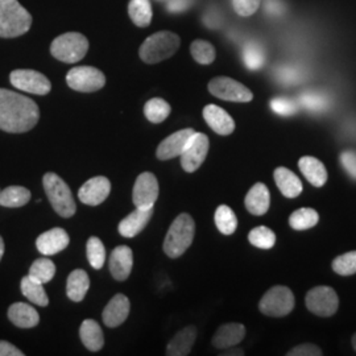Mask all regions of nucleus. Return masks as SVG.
Segmentation results:
<instances>
[{
	"mask_svg": "<svg viewBox=\"0 0 356 356\" xmlns=\"http://www.w3.org/2000/svg\"><path fill=\"white\" fill-rule=\"evenodd\" d=\"M294 307V296L288 286L277 285L268 291L260 304L259 309L263 314L269 317H285Z\"/></svg>",
	"mask_w": 356,
	"mask_h": 356,
	"instance_id": "0eeeda50",
	"label": "nucleus"
},
{
	"mask_svg": "<svg viewBox=\"0 0 356 356\" xmlns=\"http://www.w3.org/2000/svg\"><path fill=\"white\" fill-rule=\"evenodd\" d=\"M129 300L124 294H116L103 310V322L107 327H118L126 322L129 314Z\"/></svg>",
	"mask_w": 356,
	"mask_h": 356,
	"instance_id": "aec40b11",
	"label": "nucleus"
},
{
	"mask_svg": "<svg viewBox=\"0 0 356 356\" xmlns=\"http://www.w3.org/2000/svg\"><path fill=\"white\" fill-rule=\"evenodd\" d=\"M216 225L223 235H232L238 229V218L227 204H220L216 209Z\"/></svg>",
	"mask_w": 356,
	"mask_h": 356,
	"instance_id": "72a5a7b5",
	"label": "nucleus"
},
{
	"mask_svg": "<svg viewBox=\"0 0 356 356\" xmlns=\"http://www.w3.org/2000/svg\"><path fill=\"white\" fill-rule=\"evenodd\" d=\"M40 110L26 95L0 89V129L10 134L28 132L38 124Z\"/></svg>",
	"mask_w": 356,
	"mask_h": 356,
	"instance_id": "f257e3e1",
	"label": "nucleus"
},
{
	"mask_svg": "<svg viewBox=\"0 0 356 356\" xmlns=\"http://www.w3.org/2000/svg\"><path fill=\"white\" fill-rule=\"evenodd\" d=\"M307 309L319 317H331L337 313L339 298L330 286H317L306 294Z\"/></svg>",
	"mask_w": 356,
	"mask_h": 356,
	"instance_id": "9d476101",
	"label": "nucleus"
},
{
	"mask_svg": "<svg viewBox=\"0 0 356 356\" xmlns=\"http://www.w3.org/2000/svg\"><path fill=\"white\" fill-rule=\"evenodd\" d=\"M245 337V327L242 323H226L216 330L213 344L219 350H226L241 343Z\"/></svg>",
	"mask_w": 356,
	"mask_h": 356,
	"instance_id": "412c9836",
	"label": "nucleus"
},
{
	"mask_svg": "<svg viewBox=\"0 0 356 356\" xmlns=\"http://www.w3.org/2000/svg\"><path fill=\"white\" fill-rule=\"evenodd\" d=\"M31 200V191L23 186H8L0 191V206L4 207H22Z\"/></svg>",
	"mask_w": 356,
	"mask_h": 356,
	"instance_id": "7c9ffc66",
	"label": "nucleus"
},
{
	"mask_svg": "<svg viewBox=\"0 0 356 356\" xmlns=\"http://www.w3.org/2000/svg\"><path fill=\"white\" fill-rule=\"evenodd\" d=\"M339 160L347 175L356 181V151H343L339 156Z\"/></svg>",
	"mask_w": 356,
	"mask_h": 356,
	"instance_id": "37998d69",
	"label": "nucleus"
},
{
	"mask_svg": "<svg viewBox=\"0 0 356 356\" xmlns=\"http://www.w3.org/2000/svg\"><path fill=\"white\" fill-rule=\"evenodd\" d=\"M288 356H322L323 353L319 348L318 346L312 343H304L297 346L292 348L288 354Z\"/></svg>",
	"mask_w": 356,
	"mask_h": 356,
	"instance_id": "c03bdc74",
	"label": "nucleus"
},
{
	"mask_svg": "<svg viewBox=\"0 0 356 356\" xmlns=\"http://www.w3.org/2000/svg\"><path fill=\"white\" fill-rule=\"evenodd\" d=\"M134 267V252L127 245H119L111 252L110 272L115 280L126 281Z\"/></svg>",
	"mask_w": 356,
	"mask_h": 356,
	"instance_id": "6ab92c4d",
	"label": "nucleus"
},
{
	"mask_svg": "<svg viewBox=\"0 0 356 356\" xmlns=\"http://www.w3.org/2000/svg\"><path fill=\"white\" fill-rule=\"evenodd\" d=\"M3 254H4V241H3V238L0 236V261H1Z\"/></svg>",
	"mask_w": 356,
	"mask_h": 356,
	"instance_id": "8fccbe9b",
	"label": "nucleus"
},
{
	"mask_svg": "<svg viewBox=\"0 0 356 356\" xmlns=\"http://www.w3.org/2000/svg\"><path fill=\"white\" fill-rule=\"evenodd\" d=\"M353 347H354V350L356 351V334L353 337Z\"/></svg>",
	"mask_w": 356,
	"mask_h": 356,
	"instance_id": "3c124183",
	"label": "nucleus"
},
{
	"mask_svg": "<svg viewBox=\"0 0 356 356\" xmlns=\"http://www.w3.org/2000/svg\"><path fill=\"white\" fill-rule=\"evenodd\" d=\"M209 91L222 101L247 103L254 99L252 91L229 76H216L209 82Z\"/></svg>",
	"mask_w": 356,
	"mask_h": 356,
	"instance_id": "6e6552de",
	"label": "nucleus"
},
{
	"mask_svg": "<svg viewBox=\"0 0 356 356\" xmlns=\"http://www.w3.org/2000/svg\"><path fill=\"white\" fill-rule=\"evenodd\" d=\"M86 254L90 266L94 269H101L106 261V250L102 241L97 236H92L88 241L86 245Z\"/></svg>",
	"mask_w": 356,
	"mask_h": 356,
	"instance_id": "4c0bfd02",
	"label": "nucleus"
},
{
	"mask_svg": "<svg viewBox=\"0 0 356 356\" xmlns=\"http://www.w3.org/2000/svg\"><path fill=\"white\" fill-rule=\"evenodd\" d=\"M170 110L172 108L169 103L161 98H153L144 106V114L147 116V119L154 124L163 123L170 114Z\"/></svg>",
	"mask_w": 356,
	"mask_h": 356,
	"instance_id": "f704fd0d",
	"label": "nucleus"
},
{
	"mask_svg": "<svg viewBox=\"0 0 356 356\" xmlns=\"http://www.w3.org/2000/svg\"><path fill=\"white\" fill-rule=\"evenodd\" d=\"M302 103L310 110H322L325 107V101L318 95H306L302 98Z\"/></svg>",
	"mask_w": 356,
	"mask_h": 356,
	"instance_id": "49530a36",
	"label": "nucleus"
},
{
	"mask_svg": "<svg viewBox=\"0 0 356 356\" xmlns=\"http://www.w3.org/2000/svg\"><path fill=\"white\" fill-rule=\"evenodd\" d=\"M179 44L181 40L178 35L169 31H160L141 44L139 56L145 64H159L170 58L178 51Z\"/></svg>",
	"mask_w": 356,
	"mask_h": 356,
	"instance_id": "20e7f679",
	"label": "nucleus"
},
{
	"mask_svg": "<svg viewBox=\"0 0 356 356\" xmlns=\"http://www.w3.org/2000/svg\"><path fill=\"white\" fill-rule=\"evenodd\" d=\"M44 189L51 201L54 211L63 218H72L76 214V206L67 184L56 173L48 172L42 178Z\"/></svg>",
	"mask_w": 356,
	"mask_h": 356,
	"instance_id": "39448f33",
	"label": "nucleus"
},
{
	"mask_svg": "<svg viewBox=\"0 0 356 356\" xmlns=\"http://www.w3.org/2000/svg\"><path fill=\"white\" fill-rule=\"evenodd\" d=\"M66 82L70 89L79 92H94L106 85V76L97 67L76 66L67 73Z\"/></svg>",
	"mask_w": 356,
	"mask_h": 356,
	"instance_id": "1a4fd4ad",
	"label": "nucleus"
},
{
	"mask_svg": "<svg viewBox=\"0 0 356 356\" xmlns=\"http://www.w3.org/2000/svg\"><path fill=\"white\" fill-rule=\"evenodd\" d=\"M89 51V40L81 33L67 32L53 40L51 56L65 64L79 63Z\"/></svg>",
	"mask_w": 356,
	"mask_h": 356,
	"instance_id": "423d86ee",
	"label": "nucleus"
},
{
	"mask_svg": "<svg viewBox=\"0 0 356 356\" xmlns=\"http://www.w3.org/2000/svg\"></svg>",
	"mask_w": 356,
	"mask_h": 356,
	"instance_id": "603ef678",
	"label": "nucleus"
},
{
	"mask_svg": "<svg viewBox=\"0 0 356 356\" xmlns=\"http://www.w3.org/2000/svg\"><path fill=\"white\" fill-rule=\"evenodd\" d=\"M191 0H170L168 3V8L170 13H181L189 6Z\"/></svg>",
	"mask_w": 356,
	"mask_h": 356,
	"instance_id": "de8ad7c7",
	"label": "nucleus"
},
{
	"mask_svg": "<svg viewBox=\"0 0 356 356\" xmlns=\"http://www.w3.org/2000/svg\"><path fill=\"white\" fill-rule=\"evenodd\" d=\"M273 176H275L277 188L280 189L282 195H285L286 198H296L302 193L304 188H302L301 179L288 168H284V166L277 168Z\"/></svg>",
	"mask_w": 356,
	"mask_h": 356,
	"instance_id": "a878e982",
	"label": "nucleus"
},
{
	"mask_svg": "<svg viewBox=\"0 0 356 356\" xmlns=\"http://www.w3.org/2000/svg\"><path fill=\"white\" fill-rule=\"evenodd\" d=\"M298 168L306 179L316 188H322L327 181V170L322 161L312 156H304L298 161Z\"/></svg>",
	"mask_w": 356,
	"mask_h": 356,
	"instance_id": "b1692460",
	"label": "nucleus"
},
{
	"mask_svg": "<svg viewBox=\"0 0 356 356\" xmlns=\"http://www.w3.org/2000/svg\"><path fill=\"white\" fill-rule=\"evenodd\" d=\"M159 181L151 172H144L136 178L132 200L136 207L148 209L153 207L159 198Z\"/></svg>",
	"mask_w": 356,
	"mask_h": 356,
	"instance_id": "ddd939ff",
	"label": "nucleus"
},
{
	"mask_svg": "<svg viewBox=\"0 0 356 356\" xmlns=\"http://www.w3.org/2000/svg\"><path fill=\"white\" fill-rule=\"evenodd\" d=\"M191 56L193 58L201 65H210L214 63L216 53V48L204 40H195L191 42Z\"/></svg>",
	"mask_w": 356,
	"mask_h": 356,
	"instance_id": "c9c22d12",
	"label": "nucleus"
},
{
	"mask_svg": "<svg viewBox=\"0 0 356 356\" xmlns=\"http://www.w3.org/2000/svg\"><path fill=\"white\" fill-rule=\"evenodd\" d=\"M0 356H24V353L7 341H0Z\"/></svg>",
	"mask_w": 356,
	"mask_h": 356,
	"instance_id": "a18cd8bd",
	"label": "nucleus"
},
{
	"mask_svg": "<svg viewBox=\"0 0 356 356\" xmlns=\"http://www.w3.org/2000/svg\"><path fill=\"white\" fill-rule=\"evenodd\" d=\"M153 216V207L141 209L136 207L135 211L128 214L120 223H119V234L124 238H135L139 235L143 229L147 227Z\"/></svg>",
	"mask_w": 356,
	"mask_h": 356,
	"instance_id": "a211bd4d",
	"label": "nucleus"
},
{
	"mask_svg": "<svg viewBox=\"0 0 356 356\" xmlns=\"http://www.w3.org/2000/svg\"><path fill=\"white\" fill-rule=\"evenodd\" d=\"M128 15L135 26L145 28L152 22V6L149 0H131L128 4Z\"/></svg>",
	"mask_w": 356,
	"mask_h": 356,
	"instance_id": "c85d7f7f",
	"label": "nucleus"
},
{
	"mask_svg": "<svg viewBox=\"0 0 356 356\" xmlns=\"http://www.w3.org/2000/svg\"><path fill=\"white\" fill-rule=\"evenodd\" d=\"M270 108L276 114L282 115V116H291L297 111L296 103L288 98H275L273 101H270Z\"/></svg>",
	"mask_w": 356,
	"mask_h": 356,
	"instance_id": "79ce46f5",
	"label": "nucleus"
},
{
	"mask_svg": "<svg viewBox=\"0 0 356 356\" xmlns=\"http://www.w3.org/2000/svg\"><path fill=\"white\" fill-rule=\"evenodd\" d=\"M332 269L341 276H351L356 273V251L338 256L332 261Z\"/></svg>",
	"mask_w": 356,
	"mask_h": 356,
	"instance_id": "58836bf2",
	"label": "nucleus"
},
{
	"mask_svg": "<svg viewBox=\"0 0 356 356\" xmlns=\"http://www.w3.org/2000/svg\"><path fill=\"white\" fill-rule=\"evenodd\" d=\"M318 213L314 209H298L289 218V225L293 229L297 231H304V229H312L314 226H317L318 223Z\"/></svg>",
	"mask_w": 356,
	"mask_h": 356,
	"instance_id": "2f4dec72",
	"label": "nucleus"
},
{
	"mask_svg": "<svg viewBox=\"0 0 356 356\" xmlns=\"http://www.w3.org/2000/svg\"><path fill=\"white\" fill-rule=\"evenodd\" d=\"M194 132L195 131L193 128H185V129H181V131L172 134L170 136H168L166 139L160 143V145L156 151L157 159L161 161H166V160L181 156L185 151L191 136L194 135Z\"/></svg>",
	"mask_w": 356,
	"mask_h": 356,
	"instance_id": "4468645a",
	"label": "nucleus"
},
{
	"mask_svg": "<svg viewBox=\"0 0 356 356\" xmlns=\"http://www.w3.org/2000/svg\"><path fill=\"white\" fill-rule=\"evenodd\" d=\"M79 337L83 346L92 351H101L103 344H104V337H103V331L101 330V326L98 325V322H95L94 319H85L81 325L79 329Z\"/></svg>",
	"mask_w": 356,
	"mask_h": 356,
	"instance_id": "bb28decb",
	"label": "nucleus"
},
{
	"mask_svg": "<svg viewBox=\"0 0 356 356\" xmlns=\"http://www.w3.org/2000/svg\"><path fill=\"white\" fill-rule=\"evenodd\" d=\"M32 15L17 0H0V38L26 35L32 26Z\"/></svg>",
	"mask_w": 356,
	"mask_h": 356,
	"instance_id": "f03ea898",
	"label": "nucleus"
},
{
	"mask_svg": "<svg viewBox=\"0 0 356 356\" xmlns=\"http://www.w3.org/2000/svg\"><path fill=\"white\" fill-rule=\"evenodd\" d=\"M89 288V276L83 269H76L69 275L66 284V294L72 301L81 302L86 297Z\"/></svg>",
	"mask_w": 356,
	"mask_h": 356,
	"instance_id": "cd10ccee",
	"label": "nucleus"
},
{
	"mask_svg": "<svg viewBox=\"0 0 356 356\" xmlns=\"http://www.w3.org/2000/svg\"><path fill=\"white\" fill-rule=\"evenodd\" d=\"M56 275V266L48 257H40L29 268L28 276L41 284H48Z\"/></svg>",
	"mask_w": 356,
	"mask_h": 356,
	"instance_id": "473e14b6",
	"label": "nucleus"
},
{
	"mask_svg": "<svg viewBox=\"0 0 356 356\" xmlns=\"http://www.w3.org/2000/svg\"><path fill=\"white\" fill-rule=\"evenodd\" d=\"M204 118L209 127L220 136H229L235 129V122L227 111L216 104H207L204 108Z\"/></svg>",
	"mask_w": 356,
	"mask_h": 356,
	"instance_id": "dca6fc26",
	"label": "nucleus"
},
{
	"mask_svg": "<svg viewBox=\"0 0 356 356\" xmlns=\"http://www.w3.org/2000/svg\"><path fill=\"white\" fill-rule=\"evenodd\" d=\"M110 193L111 182L108 181V178L99 176L86 181L78 191V197L82 204L97 206L104 202Z\"/></svg>",
	"mask_w": 356,
	"mask_h": 356,
	"instance_id": "2eb2a0df",
	"label": "nucleus"
},
{
	"mask_svg": "<svg viewBox=\"0 0 356 356\" xmlns=\"http://www.w3.org/2000/svg\"><path fill=\"white\" fill-rule=\"evenodd\" d=\"M70 238L64 229H51L41 234L36 241L38 252L44 256H51L64 251L69 245Z\"/></svg>",
	"mask_w": 356,
	"mask_h": 356,
	"instance_id": "f3484780",
	"label": "nucleus"
},
{
	"mask_svg": "<svg viewBox=\"0 0 356 356\" xmlns=\"http://www.w3.org/2000/svg\"><path fill=\"white\" fill-rule=\"evenodd\" d=\"M261 0H232L234 10L243 17L252 16L260 7Z\"/></svg>",
	"mask_w": 356,
	"mask_h": 356,
	"instance_id": "a19ab883",
	"label": "nucleus"
},
{
	"mask_svg": "<svg viewBox=\"0 0 356 356\" xmlns=\"http://www.w3.org/2000/svg\"><path fill=\"white\" fill-rule=\"evenodd\" d=\"M195 235V223L189 214L182 213L173 220L164 241V252L170 259H177L191 247Z\"/></svg>",
	"mask_w": 356,
	"mask_h": 356,
	"instance_id": "7ed1b4c3",
	"label": "nucleus"
},
{
	"mask_svg": "<svg viewBox=\"0 0 356 356\" xmlns=\"http://www.w3.org/2000/svg\"><path fill=\"white\" fill-rule=\"evenodd\" d=\"M245 207L254 216H264L267 214L270 204V194L267 186L261 182L254 184L251 191L245 195Z\"/></svg>",
	"mask_w": 356,
	"mask_h": 356,
	"instance_id": "4be33fe9",
	"label": "nucleus"
},
{
	"mask_svg": "<svg viewBox=\"0 0 356 356\" xmlns=\"http://www.w3.org/2000/svg\"><path fill=\"white\" fill-rule=\"evenodd\" d=\"M10 81L16 89L36 95H47L51 90V81L36 70L19 69L10 74Z\"/></svg>",
	"mask_w": 356,
	"mask_h": 356,
	"instance_id": "9b49d317",
	"label": "nucleus"
},
{
	"mask_svg": "<svg viewBox=\"0 0 356 356\" xmlns=\"http://www.w3.org/2000/svg\"><path fill=\"white\" fill-rule=\"evenodd\" d=\"M244 63L251 70H257L264 64V54L256 45H248L244 51Z\"/></svg>",
	"mask_w": 356,
	"mask_h": 356,
	"instance_id": "ea45409f",
	"label": "nucleus"
},
{
	"mask_svg": "<svg viewBox=\"0 0 356 356\" xmlns=\"http://www.w3.org/2000/svg\"><path fill=\"white\" fill-rule=\"evenodd\" d=\"M20 288H22V293L24 294V297L28 298L32 304L41 306V307L49 305V298L44 289V284L31 279L29 276H26L22 280Z\"/></svg>",
	"mask_w": 356,
	"mask_h": 356,
	"instance_id": "c756f323",
	"label": "nucleus"
},
{
	"mask_svg": "<svg viewBox=\"0 0 356 356\" xmlns=\"http://www.w3.org/2000/svg\"><path fill=\"white\" fill-rule=\"evenodd\" d=\"M8 318L19 329H32L40 323L38 310L24 302H16L10 306Z\"/></svg>",
	"mask_w": 356,
	"mask_h": 356,
	"instance_id": "5701e85b",
	"label": "nucleus"
},
{
	"mask_svg": "<svg viewBox=\"0 0 356 356\" xmlns=\"http://www.w3.org/2000/svg\"><path fill=\"white\" fill-rule=\"evenodd\" d=\"M248 241L257 248L270 250L276 243V235L272 229H268L266 226H259L248 234Z\"/></svg>",
	"mask_w": 356,
	"mask_h": 356,
	"instance_id": "e433bc0d",
	"label": "nucleus"
},
{
	"mask_svg": "<svg viewBox=\"0 0 356 356\" xmlns=\"http://www.w3.org/2000/svg\"><path fill=\"white\" fill-rule=\"evenodd\" d=\"M195 339H197V329L194 326H188L182 329L166 346V355H189L193 346L195 343Z\"/></svg>",
	"mask_w": 356,
	"mask_h": 356,
	"instance_id": "393cba45",
	"label": "nucleus"
},
{
	"mask_svg": "<svg viewBox=\"0 0 356 356\" xmlns=\"http://www.w3.org/2000/svg\"><path fill=\"white\" fill-rule=\"evenodd\" d=\"M222 355L225 356H234V355H244V353H243V350H231L229 353H225V354H222Z\"/></svg>",
	"mask_w": 356,
	"mask_h": 356,
	"instance_id": "09e8293b",
	"label": "nucleus"
},
{
	"mask_svg": "<svg viewBox=\"0 0 356 356\" xmlns=\"http://www.w3.org/2000/svg\"><path fill=\"white\" fill-rule=\"evenodd\" d=\"M209 147H210L209 138L201 132H194L185 151L179 156L182 169L188 173L195 172L200 166L204 164V161L207 157V153H209Z\"/></svg>",
	"mask_w": 356,
	"mask_h": 356,
	"instance_id": "f8f14e48",
	"label": "nucleus"
}]
</instances>
